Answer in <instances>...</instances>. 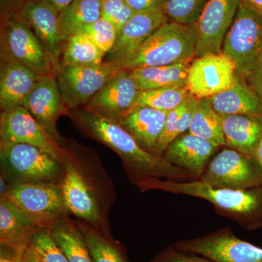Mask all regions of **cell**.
Listing matches in <instances>:
<instances>
[{"instance_id": "obj_1", "label": "cell", "mask_w": 262, "mask_h": 262, "mask_svg": "<svg viewBox=\"0 0 262 262\" xmlns=\"http://www.w3.org/2000/svg\"><path fill=\"white\" fill-rule=\"evenodd\" d=\"M71 116L86 134L113 149L127 168L142 178L184 179L192 177L184 169L168 163L163 157L143 149L117 122L84 108L72 110Z\"/></svg>"}, {"instance_id": "obj_2", "label": "cell", "mask_w": 262, "mask_h": 262, "mask_svg": "<svg viewBox=\"0 0 262 262\" xmlns=\"http://www.w3.org/2000/svg\"><path fill=\"white\" fill-rule=\"evenodd\" d=\"M138 181V187L142 190L159 189L202 198L225 214L236 219L245 228L256 229L262 227V186L237 190L212 187L201 180L177 182L142 178Z\"/></svg>"}, {"instance_id": "obj_3", "label": "cell", "mask_w": 262, "mask_h": 262, "mask_svg": "<svg viewBox=\"0 0 262 262\" xmlns=\"http://www.w3.org/2000/svg\"><path fill=\"white\" fill-rule=\"evenodd\" d=\"M196 41L194 24L168 21L135 51L115 63L120 70L130 71L192 62L196 57Z\"/></svg>"}, {"instance_id": "obj_4", "label": "cell", "mask_w": 262, "mask_h": 262, "mask_svg": "<svg viewBox=\"0 0 262 262\" xmlns=\"http://www.w3.org/2000/svg\"><path fill=\"white\" fill-rule=\"evenodd\" d=\"M1 175L8 183L61 184L64 166L36 146L0 141Z\"/></svg>"}, {"instance_id": "obj_5", "label": "cell", "mask_w": 262, "mask_h": 262, "mask_svg": "<svg viewBox=\"0 0 262 262\" xmlns=\"http://www.w3.org/2000/svg\"><path fill=\"white\" fill-rule=\"evenodd\" d=\"M222 52L235 64L245 80L262 53V16L241 0L238 10L224 41Z\"/></svg>"}, {"instance_id": "obj_6", "label": "cell", "mask_w": 262, "mask_h": 262, "mask_svg": "<svg viewBox=\"0 0 262 262\" xmlns=\"http://www.w3.org/2000/svg\"><path fill=\"white\" fill-rule=\"evenodd\" d=\"M1 198L11 202L38 227L49 228L68 213L60 184L8 183Z\"/></svg>"}, {"instance_id": "obj_7", "label": "cell", "mask_w": 262, "mask_h": 262, "mask_svg": "<svg viewBox=\"0 0 262 262\" xmlns=\"http://www.w3.org/2000/svg\"><path fill=\"white\" fill-rule=\"evenodd\" d=\"M120 70L115 62L91 66L60 64L55 77L66 106L75 110L85 106Z\"/></svg>"}, {"instance_id": "obj_8", "label": "cell", "mask_w": 262, "mask_h": 262, "mask_svg": "<svg viewBox=\"0 0 262 262\" xmlns=\"http://www.w3.org/2000/svg\"><path fill=\"white\" fill-rule=\"evenodd\" d=\"M1 56L18 61L40 76L56 73L44 45L19 17L6 19L2 27Z\"/></svg>"}, {"instance_id": "obj_9", "label": "cell", "mask_w": 262, "mask_h": 262, "mask_svg": "<svg viewBox=\"0 0 262 262\" xmlns=\"http://www.w3.org/2000/svg\"><path fill=\"white\" fill-rule=\"evenodd\" d=\"M201 181L212 187L251 189L262 186V168L253 157L225 149L211 160Z\"/></svg>"}, {"instance_id": "obj_10", "label": "cell", "mask_w": 262, "mask_h": 262, "mask_svg": "<svg viewBox=\"0 0 262 262\" xmlns=\"http://www.w3.org/2000/svg\"><path fill=\"white\" fill-rule=\"evenodd\" d=\"M176 247L201 255L215 262H262V248L221 229L195 239L179 241Z\"/></svg>"}, {"instance_id": "obj_11", "label": "cell", "mask_w": 262, "mask_h": 262, "mask_svg": "<svg viewBox=\"0 0 262 262\" xmlns=\"http://www.w3.org/2000/svg\"><path fill=\"white\" fill-rule=\"evenodd\" d=\"M0 138V141L5 142L36 146L63 165L67 160L58 141L52 137L24 106L2 111Z\"/></svg>"}, {"instance_id": "obj_12", "label": "cell", "mask_w": 262, "mask_h": 262, "mask_svg": "<svg viewBox=\"0 0 262 262\" xmlns=\"http://www.w3.org/2000/svg\"><path fill=\"white\" fill-rule=\"evenodd\" d=\"M237 75L235 64L225 53L207 54L191 62L187 87L194 97L209 98L229 89Z\"/></svg>"}, {"instance_id": "obj_13", "label": "cell", "mask_w": 262, "mask_h": 262, "mask_svg": "<svg viewBox=\"0 0 262 262\" xmlns=\"http://www.w3.org/2000/svg\"><path fill=\"white\" fill-rule=\"evenodd\" d=\"M241 0H209L196 27V57L222 52L224 41L238 10Z\"/></svg>"}, {"instance_id": "obj_14", "label": "cell", "mask_w": 262, "mask_h": 262, "mask_svg": "<svg viewBox=\"0 0 262 262\" xmlns=\"http://www.w3.org/2000/svg\"><path fill=\"white\" fill-rule=\"evenodd\" d=\"M139 92L130 71L121 70L95 94L84 108L111 121L119 122L134 107Z\"/></svg>"}, {"instance_id": "obj_15", "label": "cell", "mask_w": 262, "mask_h": 262, "mask_svg": "<svg viewBox=\"0 0 262 262\" xmlns=\"http://www.w3.org/2000/svg\"><path fill=\"white\" fill-rule=\"evenodd\" d=\"M19 18L30 26L44 45L56 72L61 64L67 41L62 32L59 12L46 0H29L20 10Z\"/></svg>"}, {"instance_id": "obj_16", "label": "cell", "mask_w": 262, "mask_h": 262, "mask_svg": "<svg viewBox=\"0 0 262 262\" xmlns=\"http://www.w3.org/2000/svg\"><path fill=\"white\" fill-rule=\"evenodd\" d=\"M57 141L61 136L56 129L58 117L68 110L55 75L40 76L32 92L22 105Z\"/></svg>"}, {"instance_id": "obj_17", "label": "cell", "mask_w": 262, "mask_h": 262, "mask_svg": "<svg viewBox=\"0 0 262 262\" xmlns=\"http://www.w3.org/2000/svg\"><path fill=\"white\" fill-rule=\"evenodd\" d=\"M168 21L163 10L135 13L117 34L115 46L105 55L103 62H116L129 56Z\"/></svg>"}, {"instance_id": "obj_18", "label": "cell", "mask_w": 262, "mask_h": 262, "mask_svg": "<svg viewBox=\"0 0 262 262\" xmlns=\"http://www.w3.org/2000/svg\"><path fill=\"white\" fill-rule=\"evenodd\" d=\"M63 166L64 176L60 185L67 211L96 227L100 222V211L94 192L70 160H66Z\"/></svg>"}, {"instance_id": "obj_19", "label": "cell", "mask_w": 262, "mask_h": 262, "mask_svg": "<svg viewBox=\"0 0 262 262\" xmlns=\"http://www.w3.org/2000/svg\"><path fill=\"white\" fill-rule=\"evenodd\" d=\"M40 75L25 65L1 56L0 107L2 111L22 106Z\"/></svg>"}, {"instance_id": "obj_20", "label": "cell", "mask_w": 262, "mask_h": 262, "mask_svg": "<svg viewBox=\"0 0 262 262\" xmlns=\"http://www.w3.org/2000/svg\"><path fill=\"white\" fill-rule=\"evenodd\" d=\"M216 146L210 141L193 135L182 134L169 144L163 158L168 163L184 169L192 177H202L208 159Z\"/></svg>"}, {"instance_id": "obj_21", "label": "cell", "mask_w": 262, "mask_h": 262, "mask_svg": "<svg viewBox=\"0 0 262 262\" xmlns=\"http://www.w3.org/2000/svg\"><path fill=\"white\" fill-rule=\"evenodd\" d=\"M168 113L146 107L134 106L117 123L127 131L143 148L154 154L163 134Z\"/></svg>"}, {"instance_id": "obj_22", "label": "cell", "mask_w": 262, "mask_h": 262, "mask_svg": "<svg viewBox=\"0 0 262 262\" xmlns=\"http://www.w3.org/2000/svg\"><path fill=\"white\" fill-rule=\"evenodd\" d=\"M208 99L215 113L221 117L234 115L262 116L261 96L239 75L229 89Z\"/></svg>"}, {"instance_id": "obj_23", "label": "cell", "mask_w": 262, "mask_h": 262, "mask_svg": "<svg viewBox=\"0 0 262 262\" xmlns=\"http://www.w3.org/2000/svg\"><path fill=\"white\" fill-rule=\"evenodd\" d=\"M39 228L7 198L0 199V244L23 253Z\"/></svg>"}, {"instance_id": "obj_24", "label": "cell", "mask_w": 262, "mask_h": 262, "mask_svg": "<svg viewBox=\"0 0 262 262\" xmlns=\"http://www.w3.org/2000/svg\"><path fill=\"white\" fill-rule=\"evenodd\" d=\"M225 145L253 157L262 136V116L234 115L222 117Z\"/></svg>"}, {"instance_id": "obj_25", "label": "cell", "mask_w": 262, "mask_h": 262, "mask_svg": "<svg viewBox=\"0 0 262 262\" xmlns=\"http://www.w3.org/2000/svg\"><path fill=\"white\" fill-rule=\"evenodd\" d=\"M191 62L177 64L145 67L130 70L131 77L139 91L161 88L187 87Z\"/></svg>"}, {"instance_id": "obj_26", "label": "cell", "mask_w": 262, "mask_h": 262, "mask_svg": "<svg viewBox=\"0 0 262 262\" xmlns=\"http://www.w3.org/2000/svg\"><path fill=\"white\" fill-rule=\"evenodd\" d=\"M49 229L57 246L70 262H93L85 239L78 225L63 218L55 222Z\"/></svg>"}, {"instance_id": "obj_27", "label": "cell", "mask_w": 262, "mask_h": 262, "mask_svg": "<svg viewBox=\"0 0 262 262\" xmlns=\"http://www.w3.org/2000/svg\"><path fill=\"white\" fill-rule=\"evenodd\" d=\"M188 131L210 141L216 147L225 145L222 117L215 113L208 98L198 100Z\"/></svg>"}, {"instance_id": "obj_28", "label": "cell", "mask_w": 262, "mask_h": 262, "mask_svg": "<svg viewBox=\"0 0 262 262\" xmlns=\"http://www.w3.org/2000/svg\"><path fill=\"white\" fill-rule=\"evenodd\" d=\"M101 0H75L60 13L62 32L66 40L101 18Z\"/></svg>"}, {"instance_id": "obj_29", "label": "cell", "mask_w": 262, "mask_h": 262, "mask_svg": "<svg viewBox=\"0 0 262 262\" xmlns=\"http://www.w3.org/2000/svg\"><path fill=\"white\" fill-rule=\"evenodd\" d=\"M198 99L199 98L189 95L178 107L168 113L165 128L155 147V155L161 156L170 143L189 130L192 123L193 112Z\"/></svg>"}, {"instance_id": "obj_30", "label": "cell", "mask_w": 262, "mask_h": 262, "mask_svg": "<svg viewBox=\"0 0 262 262\" xmlns=\"http://www.w3.org/2000/svg\"><path fill=\"white\" fill-rule=\"evenodd\" d=\"M105 53L86 34L78 33L66 41L62 51L61 64L91 66L101 64Z\"/></svg>"}, {"instance_id": "obj_31", "label": "cell", "mask_w": 262, "mask_h": 262, "mask_svg": "<svg viewBox=\"0 0 262 262\" xmlns=\"http://www.w3.org/2000/svg\"><path fill=\"white\" fill-rule=\"evenodd\" d=\"M189 95L191 94L187 87L139 91L134 106H146L169 113L182 104Z\"/></svg>"}, {"instance_id": "obj_32", "label": "cell", "mask_w": 262, "mask_h": 262, "mask_svg": "<svg viewBox=\"0 0 262 262\" xmlns=\"http://www.w3.org/2000/svg\"><path fill=\"white\" fill-rule=\"evenodd\" d=\"M78 227L83 234L93 262H127L120 250L105 236L89 226Z\"/></svg>"}, {"instance_id": "obj_33", "label": "cell", "mask_w": 262, "mask_h": 262, "mask_svg": "<svg viewBox=\"0 0 262 262\" xmlns=\"http://www.w3.org/2000/svg\"><path fill=\"white\" fill-rule=\"evenodd\" d=\"M209 0H165L163 11L169 21L192 25L198 21Z\"/></svg>"}, {"instance_id": "obj_34", "label": "cell", "mask_w": 262, "mask_h": 262, "mask_svg": "<svg viewBox=\"0 0 262 262\" xmlns=\"http://www.w3.org/2000/svg\"><path fill=\"white\" fill-rule=\"evenodd\" d=\"M30 246L44 262H70L52 237L49 228L39 227L31 239Z\"/></svg>"}, {"instance_id": "obj_35", "label": "cell", "mask_w": 262, "mask_h": 262, "mask_svg": "<svg viewBox=\"0 0 262 262\" xmlns=\"http://www.w3.org/2000/svg\"><path fill=\"white\" fill-rule=\"evenodd\" d=\"M81 33L86 34L106 55L115 46L118 30L113 24L101 17L84 27Z\"/></svg>"}, {"instance_id": "obj_36", "label": "cell", "mask_w": 262, "mask_h": 262, "mask_svg": "<svg viewBox=\"0 0 262 262\" xmlns=\"http://www.w3.org/2000/svg\"><path fill=\"white\" fill-rule=\"evenodd\" d=\"M136 12L127 4L126 0H105L101 6V17L116 27L118 33Z\"/></svg>"}, {"instance_id": "obj_37", "label": "cell", "mask_w": 262, "mask_h": 262, "mask_svg": "<svg viewBox=\"0 0 262 262\" xmlns=\"http://www.w3.org/2000/svg\"><path fill=\"white\" fill-rule=\"evenodd\" d=\"M202 256L203 257H200L196 256L195 253L187 252L176 247L163 251L150 262H215Z\"/></svg>"}, {"instance_id": "obj_38", "label": "cell", "mask_w": 262, "mask_h": 262, "mask_svg": "<svg viewBox=\"0 0 262 262\" xmlns=\"http://www.w3.org/2000/svg\"><path fill=\"white\" fill-rule=\"evenodd\" d=\"M127 4L136 12L163 10L165 0H126Z\"/></svg>"}, {"instance_id": "obj_39", "label": "cell", "mask_w": 262, "mask_h": 262, "mask_svg": "<svg viewBox=\"0 0 262 262\" xmlns=\"http://www.w3.org/2000/svg\"><path fill=\"white\" fill-rule=\"evenodd\" d=\"M246 81L248 85L252 88L262 98V53Z\"/></svg>"}, {"instance_id": "obj_40", "label": "cell", "mask_w": 262, "mask_h": 262, "mask_svg": "<svg viewBox=\"0 0 262 262\" xmlns=\"http://www.w3.org/2000/svg\"><path fill=\"white\" fill-rule=\"evenodd\" d=\"M23 253H19L14 248L1 244L0 262H22Z\"/></svg>"}, {"instance_id": "obj_41", "label": "cell", "mask_w": 262, "mask_h": 262, "mask_svg": "<svg viewBox=\"0 0 262 262\" xmlns=\"http://www.w3.org/2000/svg\"><path fill=\"white\" fill-rule=\"evenodd\" d=\"M22 262H44V261L29 244V247L25 250L22 255Z\"/></svg>"}, {"instance_id": "obj_42", "label": "cell", "mask_w": 262, "mask_h": 262, "mask_svg": "<svg viewBox=\"0 0 262 262\" xmlns=\"http://www.w3.org/2000/svg\"><path fill=\"white\" fill-rule=\"evenodd\" d=\"M48 3L56 8L59 13L67 9L75 0H46Z\"/></svg>"}, {"instance_id": "obj_43", "label": "cell", "mask_w": 262, "mask_h": 262, "mask_svg": "<svg viewBox=\"0 0 262 262\" xmlns=\"http://www.w3.org/2000/svg\"><path fill=\"white\" fill-rule=\"evenodd\" d=\"M243 1L262 16V0H243Z\"/></svg>"}, {"instance_id": "obj_44", "label": "cell", "mask_w": 262, "mask_h": 262, "mask_svg": "<svg viewBox=\"0 0 262 262\" xmlns=\"http://www.w3.org/2000/svg\"><path fill=\"white\" fill-rule=\"evenodd\" d=\"M253 158L257 162L258 165L262 168V136L257 146H256V149L253 151Z\"/></svg>"}, {"instance_id": "obj_45", "label": "cell", "mask_w": 262, "mask_h": 262, "mask_svg": "<svg viewBox=\"0 0 262 262\" xmlns=\"http://www.w3.org/2000/svg\"><path fill=\"white\" fill-rule=\"evenodd\" d=\"M101 2L105 1V0H101Z\"/></svg>"}]
</instances>
